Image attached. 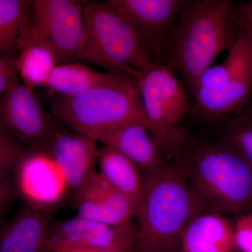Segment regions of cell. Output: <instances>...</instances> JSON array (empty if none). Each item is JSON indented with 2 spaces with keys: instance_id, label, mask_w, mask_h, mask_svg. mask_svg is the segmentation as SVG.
I'll return each instance as SVG.
<instances>
[{
  "instance_id": "cell-1",
  "label": "cell",
  "mask_w": 252,
  "mask_h": 252,
  "mask_svg": "<svg viewBox=\"0 0 252 252\" xmlns=\"http://www.w3.org/2000/svg\"><path fill=\"white\" fill-rule=\"evenodd\" d=\"M202 213L252 212V168L224 137L189 146L178 157Z\"/></svg>"
},
{
  "instance_id": "cell-2",
  "label": "cell",
  "mask_w": 252,
  "mask_h": 252,
  "mask_svg": "<svg viewBox=\"0 0 252 252\" xmlns=\"http://www.w3.org/2000/svg\"><path fill=\"white\" fill-rule=\"evenodd\" d=\"M201 213L178 165L164 164L146 174L135 216L139 229L132 252H182L184 231Z\"/></svg>"
},
{
  "instance_id": "cell-3",
  "label": "cell",
  "mask_w": 252,
  "mask_h": 252,
  "mask_svg": "<svg viewBox=\"0 0 252 252\" xmlns=\"http://www.w3.org/2000/svg\"><path fill=\"white\" fill-rule=\"evenodd\" d=\"M229 0H187L169 51L168 67L180 74L193 94L198 79L223 51L238 40L240 31Z\"/></svg>"
},
{
  "instance_id": "cell-4",
  "label": "cell",
  "mask_w": 252,
  "mask_h": 252,
  "mask_svg": "<svg viewBox=\"0 0 252 252\" xmlns=\"http://www.w3.org/2000/svg\"><path fill=\"white\" fill-rule=\"evenodd\" d=\"M77 61L135 80L157 63L135 28L107 1H85L84 38Z\"/></svg>"
},
{
  "instance_id": "cell-5",
  "label": "cell",
  "mask_w": 252,
  "mask_h": 252,
  "mask_svg": "<svg viewBox=\"0 0 252 252\" xmlns=\"http://www.w3.org/2000/svg\"><path fill=\"white\" fill-rule=\"evenodd\" d=\"M51 109L58 122L78 133L105 130L129 122L147 126L136 80L130 77L74 95H54Z\"/></svg>"
},
{
  "instance_id": "cell-6",
  "label": "cell",
  "mask_w": 252,
  "mask_h": 252,
  "mask_svg": "<svg viewBox=\"0 0 252 252\" xmlns=\"http://www.w3.org/2000/svg\"><path fill=\"white\" fill-rule=\"evenodd\" d=\"M147 127L164 158L179 157L187 147V135L181 125L191 109L188 91L174 71L152 64L136 80Z\"/></svg>"
},
{
  "instance_id": "cell-7",
  "label": "cell",
  "mask_w": 252,
  "mask_h": 252,
  "mask_svg": "<svg viewBox=\"0 0 252 252\" xmlns=\"http://www.w3.org/2000/svg\"><path fill=\"white\" fill-rule=\"evenodd\" d=\"M79 0H33L28 28L52 50L58 64L77 61L84 33Z\"/></svg>"
},
{
  "instance_id": "cell-8",
  "label": "cell",
  "mask_w": 252,
  "mask_h": 252,
  "mask_svg": "<svg viewBox=\"0 0 252 252\" xmlns=\"http://www.w3.org/2000/svg\"><path fill=\"white\" fill-rule=\"evenodd\" d=\"M0 126L28 149L43 150L61 126L34 91L18 81L0 102Z\"/></svg>"
},
{
  "instance_id": "cell-9",
  "label": "cell",
  "mask_w": 252,
  "mask_h": 252,
  "mask_svg": "<svg viewBox=\"0 0 252 252\" xmlns=\"http://www.w3.org/2000/svg\"><path fill=\"white\" fill-rule=\"evenodd\" d=\"M135 28L156 62L171 47L181 12L187 0H107Z\"/></svg>"
},
{
  "instance_id": "cell-10",
  "label": "cell",
  "mask_w": 252,
  "mask_h": 252,
  "mask_svg": "<svg viewBox=\"0 0 252 252\" xmlns=\"http://www.w3.org/2000/svg\"><path fill=\"white\" fill-rule=\"evenodd\" d=\"M13 175L14 189L31 206L54 210L69 191L62 170L44 151L28 149Z\"/></svg>"
},
{
  "instance_id": "cell-11",
  "label": "cell",
  "mask_w": 252,
  "mask_h": 252,
  "mask_svg": "<svg viewBox=\"0 0 252 252\" xmlns=\"http://www.w3.org/2000/svg\"><path fill=\"white\" fill-rule=\"evenodd\" d=\"M96 142L78 132L60 127L43 149L61 169L69 191L75 195L95 173L98 157Z\"/></svg>"
},
{
  "instance_id": "cell-12",
  "label": "cell",
  "mask_w": 252,
  "mask_h": 252,
  "mask_svg": "<svg viewBox=\"0 0 252 252\" xmlns=\"http://www.w3.org/2000/svg\"><path fill=\"white\" fill-rule=\"evenodd\" d=\"M79 216L108 225L117 230L127 229L135 217L129 200L113 188L96 172L74 196Z\"/></svg>"
},
{
  "instance_id": "cell-13",
  "label": "cell",
  "mask_w": 252,
  "mask_h": 252,
  "mask_svg": "<svg viewBox=\"0 0 252 252\" xmlns=\"http://www.w3.org/2000/svg\"><path fill=\"white\" fill-rule=\"evenodd\" d=\"M83 135L115 149L146 174L165 164V158L159 152L144 123H126L111 128Z\"/></svg>"
},
{
  "instance_id": "cell-14",
  "label": "cell",
  "mask_w": 252,
  "mask_h": 252,
  "mask_svg": "<svg viewBox=\"0 0 252 252\" xmlns=\"http://www.w3.org/2000/svg\"><path fill=\"white\" fill-rule=\"evenodd\" d=\"M53 211L26 204L0 227V252H51L49 233Z\"/></svg>"
},
{
  "instance_id": "cell-15",
  "label": "cell",
  "mask_w": 252,
  "mask_h": 252,
  "mask_svg": "<svg viewBox=\"0 0 252 252\" xmlns=\"http://www.w3.org/2000/svg\"><path fill=\"white\" fill-rule=\"evenodd\" d=\"M234 222L215 212H204L189 222L182 238V252H237Z\"/></svg>"
},
{
  "instance_id": "cell-16",
  "label": "cell",
  "mask_w": 252,
  "mask_h": 252,
  "mask_svg": "<svg viewBox=\"0 0 252 252\" xmlns=\"http://www.w3.org/2000/svg\"><path fill=\"white\" fill-rule=\"evenodd\" d=\"M135 230L133 226L117 230L108 225L81 216L51 222L49 243L74 248H106L122 235Z\"/></svg>"
},
{
  "instance_id": "cell-17",
  "label": "cell",
  "mask_w": 252,
  "mask_h": 252,
  "mask_svg": "<svg viewBox=\"0 0 252 252\" xmlns=\"http://www.w3.org/2000/svg\"><path fill=\"white\" fill-rule=\"evenodd\" d=\"M192 96L194 109L206 119H218L240 113L252 96V68L220 87L195 91Z\"/></svg>"
},
{
  "instance_id": "cell-18",
  "label": "cell",
  "mask_w": 252,
  "mask_h": 252,
  "mask_svg": "<svg viewBox=\"0 0 252 252\" xmlns=\"http://www.w3.org/2000/svg\"><path fill=\"white\" fill-rule=\"evenodd\" d=\"M16 69L20 81L31 90L46 87L57 60L52 50L31 34L28 24L18 41Z\"/></svg>"
},
{
  "instance_id": "cell-19",
  "label": "cell",
  "mask_w": 252,
  "mask_h": 252,
  "mask_svg": "<svg viewBox=\"0 0 252 252\" xmlns=\"http://www.w3.org/2000/svg\"><path fill=\"white\" fill-rule=\"evenodd\" d=\"M99 173L130 202L135 217L142 193V177L134 162L115 149L103 146L98 150Z\"/></svg>"
},
{
  "instance_id": "cell-20",
  "label": "cell",
  "mask_w": 252,
  "mask_h": 252,
  "mask_svg": "<svg viewBox=\"0 0 252 252\" xmlns=\"http://www.w3.org/2000/svg\"><path fill=\"white\" fill-rule=\"evenodd\" d=\"M126 76L99 72L84 63L75 61L58 64L51 73L45 88L54 95H74L114 82Z\"/></svg>"
},
{
  "instance_id": "cell-21",
  "label": "cell",
  "mask_w": 252,
  "mask_h": 252,
  "mask_svg": "<svg viewBox=\"0 0 252 252\" xmlns=\"http://www.w3.org/2000/svg\"><path fill=\"white\" fill-rule=\"evenodd\" d=\"M31 1L0 0V53L18 55V41L29 22Z\"/></svg>"
},
{
  "instance_id": "cell-22",
  "label": "cell",
  "mask_w": 252,
  "mask_h": 252,
  "mask_svg": "<svg viewBox=\"0 0 252 252\" xmlns=\"http://www.w3.org/2000/svg\"><path fill=\"white\" fill-rule=\"evenodd\" d=\"M225 121L223 137L238 149L252 168V117L239 114Z\"/></svg>"
},
{
  "instance_id": "cell-23",
  "label": "cell",
  "mask_w": 252,
  "mask_h": 252,
  "mask_svg": "<svg viewBox=\"0 0 252 252\" xmlns=\"http://www.w3.org/2000/svg\"><path fill=\"white\" fill-rule=\"evenodd\" d=\"M28 149L0 126V180L10 179Z\"/></svg>"
},
{
  "instance_id": "cell-24",
  "label": "cell",
  "mask_w": 252,
  "mask_h": 252,
  "mask_svg": "<svg viewBox=\"0 0 252 252\" xmlns=\"http://www.w3.org/2000/svg\"><path fill=\"white\" fill-rule=\"evenodd\" d=\"M137 238V230L122 235L112 245L106 248H74L49 243L51 252H132Z\"/></svg>"
},
{
  "instance_id": "cell-25",
  "label": "cell",
  "mask_w": 252,
  "mask_h": 252,
  "mask_svg": "<svg viewBox=\"0 0 252 252\" xmlns=\"http://www.w3.org/2000/svg\"><path fill=\"white\" fill-rule=\"evenodd\" d=\"M17 56L0 53V102L20 81L16 69Z\"/></svg>"
},
{
  "instance_id": "cell-26",
  "label": "cell",
  "mask_w": 252,
  "mask_h": 252,
  "mask_svg": "<svg viewBox=\"0 0 252 252\" xmlns=\"http://www.w3.org/2000/svg\"><path fill=\"white\" fill-rule=\"evenodd\" d=\"M234 238L238 252H252V212L237 217Z\"/></svg>"
},
{
  "instance_id": "cell-27",
  "label": "cell",
  "mask_w": 252,
  "mask_h": 252,
  "mask_svg": "<svg viewBox=\"0 0 252 252\" xmlns=\"http://www.w3.org/2000/svg\"><path fill=\"white\" fill-rule=\"evenodd\" d=\"M233 17L239 31L252 41V1L233 4Z\"/></svg>"
},
{
  "instance_id": "cell-28",
  "label": "cell",
  "mask_w": 252,
  "mask_h": 252,
  "mask_svg": "<svg viewBox=\"0 0 252 252\" xmlns=\"http://www.w3.org/2000/svg\"><path fill=\"white\" fill-rule=\"evenodd\" d=\"M12 190V183L10 179L0 180V216L9 203Z\"/></svg>"
},
{
  "instance_id": "cell-29",
  "label": "cell",
  "mask_w": 252,
  "mask_h": 252,
  "mask_svg": "<svg viewBox=\"0 0 252 252\" xmlns=\"http://www.w3.org/2000/svg\"><path fill=\"white\" fill-rule=\"evenodd\" d=\"M239 114H243V115L251 116L252 117V104L248 109H243L242 112L239 113Z\"/></svg>"
}]
</instances>
